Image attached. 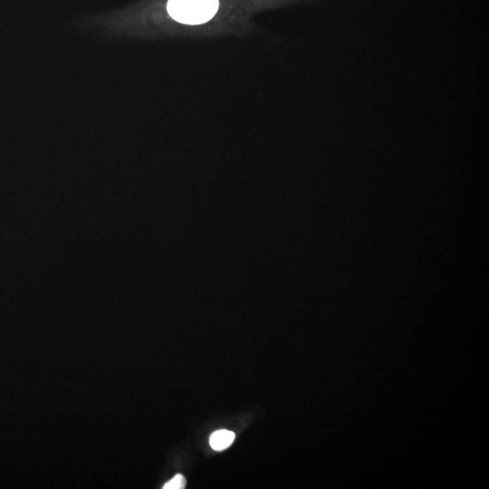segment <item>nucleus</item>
<instances>
[{
    "label": "nucleus",
    "mask_w": 489,
    "mask_h": 489,
    "mask_svg": "<svg viewBox=\"0 0 489 489\" xmlns=\"http://www.w3.org/2000/svg\"><path fill=\"white\" fill-rule=\"evenodd\" d=\"M167 10L171 18L179 23L201 25L216 15L218 0H168Z\"/></svg>",
    "instance_id": "1"
},
{
    "label": "nucleus",
    "mask_w": 489,
    "mask_h": 489,
    "mask_svg": "<svg viewBox=\"0 0 489 489\" xmlns=\"http://www.w3.org/2000/svg\"><path fill=\"white\" fill-rule=\"evenodd\" d=\"M235 437L234 432L227 431V429H221L212 435L210 438V444L214 451H222L232 445Z\"/></svg>",
    "instance_id": "2"
},
{
    "label": "nucleus",
    "mask_w": 489,
    "mask_h": 489,
    "mask_svg": "<svg viewBox=\"0 0 489 489\" xmlns=\"http://www.w3.org/2000/svg\"><path fill=\"white\" fill-rule=\"evenodd\" d=\"M186 479L182 475L178 474L176 475L175 477H173V479H171L170 481L166 483L164 486H163V488L164 489H184L186 488Z\"/></svg>",
    "instance_id": "3"
}]
</instances>
